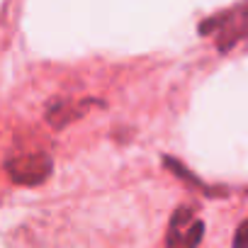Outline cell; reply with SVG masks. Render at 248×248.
<instances>
[{
	"label": "cell",
	"instance_id": "obj_1",
	"mask_svg": "<svg viewBox=\"0 0 248 248\" xmlns=\"http://www.w3.org/2000/svg\"><path fill=\"white\" fill-rule=\"evenodd\" d=\"M200 34H217V46L221 51H229L241 39H248V3L207 17L200 25Z\"/></svg>",
	"mask_w": 248,
	"mask_h": 248
},
{
	"label": "cell",
	"instance_id": "obj_4",
	"mask_svg": "<svg viewBox=\"0 0 248 248\" xmlns=\"http://www.w3.org/2000/svg\"><path fill=\"white\" fill-rule=\"evenodd\" d=\"M93 107V100H63V102H56L49 107L46 112V119L54 124V127H66L68 122L78 119L80 114H85V109Z\"/></svg>",
	"mask_w": 248,
	"mask_h": 248
},
{
	"label": "cell",
	"instance_id": "obj_2",
	"mask_svg": "<svg viewBox=\"0 0 248 248\" xmlns=\"http://www.w3.org/2000/svg\"><path fill=\"white\" fill-rule=\"evenodd\" d=\"M204 236V221L187 204L178 207L168 224V248H200Z\"/></svg>",
	"mask_w": 248,
	"mask_h": 248
},
{
	"label": "cell",
	"instance_id": "obj_3",
	"mask_svg": "<svg viewBox=\"0 0 248 248\" xmlns=\"http://www.w3.org/2000/svg\"><path fill=\"white\" fill-rule=\"evenodd\" d=\"M8 173L13 183L17 185H39L51 175V158L42 151H30V154H17L8 158Z\"/></svg>",
	"mask_w": 248,
	"mask_h": 248
},
{
	"label": "cell",
	"instance_id": "obj_5",
	"mask_svg": "<svg viewBox=\"0 0 248 248\" xmlns=\"http://www.w3.org/2000/svg\"><path fill=\"white\" fill-rule=\"evenodd\" d=\"M233 248H248V219L238 224L233 233Z\"/></svg>",
	"mask_w": 248,
	"mask_h": 248
}]
</instances>
